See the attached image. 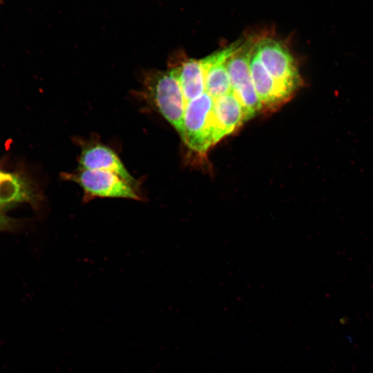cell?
I'll list each match as a JSON object with an SVG mask.
<instances>
[{"label": "cell", "instance_id": "cell-5", "mask_svg": "<svg viewBox=\"0 0 373 373\" xmlns=\"http://www.w3.org/2000/svg\"><path fill=\"white\" fill-rule=\"evenodd\" d=\"M254 40L251 38L243 41L227 62L232 92L242 104L247 120L262 113V106L254 88L249 68Z\"/></svg>", "mask_w": 373, "mask_h": 373}, {"label": "cell", "instance_id": "cell-12", "mask_svg": "<svg viewBox=\"0 0 373 373\" xmlns=\"http://www.w3.org/2000/svg\"><path fill=\"white\" fill-rule=\"evenodd\" d=\"M8 222L7 220V218L5 217V216L0 212V229L3 228L8 224Z\"/></svg>", "mask_w": 373, "mask_h": 373}, {"label": "cell", "instance_id": "cell-3", "mask_svg": "<svg viewBox=\"0 0 373 373\" xmlns=\"http://www.w3.org/2000/svg\"><path fill=\"white\" fill-rule=\"evenodd\" d=\"M253 48L269 74L293 97L303 86V79L289 48L268 36L255 39Z\"/></svg>", "mask_w": 373, "mask_h": 373}, {"label": "cell", "instance_id": "cell-7", "mask_svg": "<svg viewBox=\"0 0 373 373\" xmlns=\"http://www.w3.org/2000/svg\"><path fill=\"white\" fill-rule=\"evenodd\" d=\"M249 68L262 106V113L275 111L291 99L292 97L269 74L253 48Z\"/></svg>", "mask_w": 373, "mask_h": 373}, {"label": "cell", "instance_id": "cell-9", "mask_svg": "<svg viewBox=\"0 0 373 373\" xmlns=\"http://www.w3.org/2000/svg\"><path fill=\"white\" fill-rule=\"evenodd\" d=\"M213 113L220 140L247 120L243 106L232 91L214 99Z\"/></svg>", "mask_w": 373, "mask_h": 373}, {"label": "cell", "instance_id": "cell-2", "mask_svg": "<svg viewBox=\"0 0 373 373\" xmlns=\"http://www.w3.org/2000/svg\"><path fill=\"white\" fill-rule=\"evenodd\" d=\"M213 107L214 99L206 92L186 104L182 140L201 157H205L208 150L220 141Z\"/></svg>", "mask_w": 373, "mask_h": 373}, {"label": "cell", "instance_id": "cell-4", "mask_svg": "<svg viewBox=\"0 0 373 373\" xmlns=\"http://www.w3.org/2000/svg\"><path fill=\"white\" fill-rule=\"evenodd\" d=\"M64 178L81 186L85 202L94 198L142 200L139 190L119 175L110 171L78 169L75 173H64Z\"/></svg>", "mask_w": 373, "mask_h": 373}, {"label": "cell", "instance_id": "cell-11", "mask_svg": "<svg viewBox=\"0 0 373 373\" xmlns=\"http://www.w3.org/2000/svg\"><path fill=\"white\" fill-rule=\"evenodd\" d=\"M29 197L27 189L17 177L0 172V204L25 200Z\"/></svg>", "mask_w": 373, "mask_h": 373}, {"label": "cell", "instance_id": "cell-10", "mask_svg": "<svg viewBox=\"0 0 373 373\" xmlns=\"http://www.w3.org/2000/svg\"><path fill=\"white\" fill-rule=\"evenodd\" d=\"M173 68L178 75L186 104L205 92L204 70L201 59H185Z\"/></svg>", "mask_w": 373, "mask_h": 373}, {"label": "cell", "instance_id": "cell-8", "mask_svg": "<svg viewBox=\"0 0 373 373\" xmlns=\"http://www.w3.org/2000/svg\"><path fill=\"white\" fill-rule=\"evenodd\" d=\"M78 169L114 173L140 191L139 182L128 171L116 153L104 144H93L84 147L79 156Z\"/></svg>", "mask_w": 373, "mask_h": 373}, {"label": "cell", "instance_id": "cell-6", "mask_svg": "<svg viewBox=\"0 0 373 373\" xmlns=\"http://www.w3.org/2000/svg\"><path fill=\"white\" fill-rule=\"evenodd\" d=\"M242 42V40L236 41L201 59L204 70L205 92L213 99L232 91L227 62Z\"/></svg>", "mask_w": 373, "mask_h": 373}, {"label": "cell", "instance_id": "cell-1", "mask_svg": "<svg viewBox=\"0 0 373 373\" xmlns=\"http://www.w3.org/2000/svg\"><path fill=\"white\" fill-rule=\"evenodd\" d=\"M144 87L149 100L182 139L186 101L175 69L151 71Z\"/></svg>", "mask_w": 373, "mask_h": 373}]
</instances>
